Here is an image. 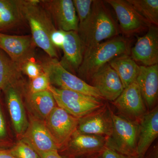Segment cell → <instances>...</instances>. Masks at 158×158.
Masks as SVG:
<instances>
[{"label": "cell", "mask_w": 158, "mask_h": 158, "mask_svg": "<svg viewBox=\"0 0 158 158\" xmlns=\"http://www.w3.org/2000/svg\"><path fill=\"white\" fill-rule=\"evenodd\" d=\"M77 33L84 57L102 41L118 36L120 32L104 1L94 0L90 14L79 24Z\"/></svg>", "instance_id": "obj_1"}, {"label": "cell", "mask_w": 158, "mask_h": 158, "mask_svg": "<svg viewBox=\"0 0 158 158\" xmlns=\"http://www.w3.org/2000/svg\"><path fill=\"white\" fill-rule=\"evenodd\" d=\"M20 2L23 17L28 23L35 45L49 57L57 59L56 49L51 40V34L56 29L48 13L40 5V1H20Z\"/></svg>", "instance_id": "obj_2"}, {"label": "cell", "mask_w": 158, "mask_h": 158, "mask_svg": "<svg viewBox=\"0 0 158 158\" xmlns=\"http://www.w3.org/2000/svg\"><path fill=\"white\" fill-rule=\"evenodd\" d=\"M131 41L127 37L117 36L96 46L83 57L77 72L83 81H90L91 77L116 57L130 55Z\"/></svg>", "instance_id": "obj_3"}, {"label": "cell", "mask_w": 158, "mask_h": 158, "mask_svg": "<svg viewBox=\"0 0 158 158\" xmlns=\"http://www.w3.org/2000/svg\"><path fill=\"white\" fill-rule=\"evenodd\" d=\"M40 65L42 71L48 77L50 84L57 87L56 88L104 99L96 88L66 70L57 59L49 57Z\"/></svg>", "instance_id": "obj_4"}, {"label": "cell", "mask_w": 158, "mask_h": 158, "mask_svg": "<svg viewBox=\"0 0 158 158\" xmlns=\"http://www.w3.org/2000/svg\"><path fill=\"white\" fill-rule=\"evenodd\" d=\"M112 116L113 131L107 138L106 147L124 155L138 156L137 148L139 123L113 112Z\"/></svg>", "instance_id": "obj_5"}, {"label": "cell", "mask_w": 158, "mask_h": 158, "mask_svg": "<svg viewBox=\"0 0 158 158\" xmlns=\"http://www.w3.org/2000/svg\"><path fill=\"white\" fill-rule=\"evenodd\" d=\"M48 90L52 94L58 107L77 118H81L104 106L102 100L50 86Z\"/></svg>", "instance_id": "obj_6"}, {"label": "cell", "mask_w": 158, "mask_h": 158, "mask_svg": "<svg viewBox=\"0 0 158 158\" xmlns=\"http://www.w3.org/2000/svg\"><path fill=\"white\" fill-rule=\"evenodd\" d=\"M115 11L120 33L128 37L147 31L151 25L127 0H106Z\"/></svg>", "instance_id": "obj_7"}, {"label": "cell", "mask_w": 158, "mask_h": 158, "mask_svg": "<svg viewBox=\"0 0 158 158\" xmlns=\"http://www.w3.org/2000/svg\"><path fill=\"white\" fill-rule=\"evenodd\" d=\"M40 4L48 13L57 30L77 32L79 21L72 0H43Z\"/></svg>", "instance_id": "obj_8"}, {"label": "cell", "mask_w": 158, "mask_h": 158, "mask_svg": "<svg viewBox=\"0 0 158 158\" xmlns=\"http://www.w3.org/2000/svg\"><path fill=\"white\" fill-rule=\"evenodd\" d=\"M45 120L46 126L60 148L67 144L76 131L79 118L56 106Z\"/></svg>", "instance_id": "obj_9"}, {"label": "cell", "mask_w": 158, "mask_h": 158, "mask_svg": "<svg viewBox=\"0 0 158 158\" xmlns=\"http://www.w3.org/2000/svg\"><path fill=\"white\" fill-rule=\"evenodd\" d=\"M113 103L125 118L132 121L138 122L147 113L145 103L136 81L124 88Z\"/></svg>", "instance_id": "obj_10"}, {"label": "cell", "mask_w": 158, "mask_h": 158, "mask_svg": "<svg viewBox=\"0 0 158 158\" xmlns=\"http://www.w3.org/2000/svg\"><path fill=\"white\" fill-rule=\"evenodd\" d=\"M35 46L31 36L9 35L0 32V49L20 66L34 58Z\"/></svg>", "instance_id": "obj_11"}, {"label": "cell", "mask_w": 158, "mask_h": 158, "mask_svg": "<svg viewBox=\"0 0 158 158\" xmlns=\"http://www.w3.org/2000/svg\"><path fill=\"white\" fill-rule=\"evenodd\" d=\"M112 111L104 105L79 118L77 131L82 134L110 137L113 131Z\"/></svg>", "instance_id": "obj_12"}, {"label": "cell", "mask_w": 158, "mask_h": 158, "mask_svg": "<svg viewBox=\"0 0 158 158\" xmlns=\"http://www.w3.org/2000/svg\"><path fill=\"white\" fill-rule=\"evenodd\" d=\"M131 57L144 66L158 63V27L151 25L146 34L138 37L135 44L131 48Z\"/></svg>", "instance_id": "obj_13"}, {"label": "cell", "mask_w": 158, "mask_h": 158, "mask_svg": "<svg viewBox=\"0 0 158 158\" xmlns=\"http://www.w3.org/2000/svg\"><path fill=\"white\" fill-rule=\"evenodd\" d=\"M107 137L75 132L68 141L71 154L84 158L101 156L106 147Z\"/></svg>", "instance_id": "obj_14"}, {"label": "cell", "mask_w": 158, "mask_h": 158, "mask_svg": "<svg viewBox=\"0 0 158 158\" xmlns=\"http://www.w3.org/2000/svg\"><path fill=\"white\" fill-rule=\"evenodd\" d=\"M90 85L98 90L104 99L114 102L123 90L119 77L110 64L105 65L91 77Z\"/></svg>", "instance_id": "obj_15"}, {"label": "cell", "mask_w": 158, "mask_h": 158, "mask_svg": "<svg viewBox=\"0 0 158 158\" xmlns=\"http://www.w3.org/2000/svg\"><path fill=\"white\" fill-rule=\"evenodd\" d=\"M24 141L31 146L39 156L44 153L60 149L45 123L33 119L26 130Z\"/></svg>", "instance_id": "obj_16"}, {"label": "cell", "mask_w": 158, "mask_h": 158, "mask_svg": "<svg viewBox=\"0 0 158 158\" xmlns=\"http://www.w3.org/2000/svg\"><path fill=\"white\" fill-rule=\"evenodd\" d=\"M158 136V108L146 113L139 121L137 151L138 156H145Z\"/></svg>", "instance_id": "obj_17"}, {"label": "cell", "mask_w": 158, "mask_h": 158, "mask_svg": "<svg viewBox=\"0 0 158 158\" xmlns=\"http://www.w3.org/2000/svg\"><path fill=\"white\" fill-rule=\"evenodd\" d=\"M136 81L145 104L148 108L152 107L158 98V64L141 65Z\"/></svg>", "instance_id": "obj_18"}, {"label": "cell", "mask_w": 158, "mask_h": 158, "mask_svg": "<svg viewBox=\"0 0 158 158\" xmlns=\"http://www.w3.org/2000/svg\"><path fill=\"white\" fill-rule=\"evenodd\" d=\"M64 34L62 48L64 55L59 62L66 70L77 72L83 59L80 37L77 31H64Z\"/></svg>", "instance_id": "obj_19"}, {"label": "cell", "mask_w": 158, "mask_h": 158, "mask_svg": "<svg viewBox=\"0 0 158 158\" xmlns=\"http://www.w3.org/2000/svg\"><path fill=\"white\" fill-rule=\"evenodd\" d=\"M15 84L6 89V100L15 129L18 134L25 132L28 127L25 111L19 90Z\"/></svg>", "instance_id": "obj_20"}, {"label": "cell", "mask_w": 158, "mask_h": 158, "mask_svg": "<svg viewBox=\"0 0 158 158\" xmlns=\"http://www.w3.org/2000/svg\"><path fill=\"white\" fill-rule=\"evenodd\" d=\"M109 64L118 75L123 89L137 79L140 66L129 55H123L111 60Z\"/></svg>", "instance_id": "obj_21"}, {"label": "cell", "mask_w": 158, "mask_h": 158, "mask_svg": "<svg viewBox=\"0 0 158 158\" xmlns=\"http://www.w3.org/2000/svg\"><path fill=\"white\" fill-rule=\"evenodd\" d=\"M22 19L20 1L0 0V31L15 27Z\"/></svg>", "instance_id": "obj_22"}, {"label": "cell", "mask_w": 158, "mask_h": 158, "mask_svg": "<svg viewBox=\"0 0 158 158\" xmlns=\"http://www.w3.org/2000/svg\"><path fill=\"white\" fill-rule=\"evenodd\" d=\"M22 73L21 66L0 49V90L16 84Z\"/></svg>", "instance_id": "obj_23"}, {"label": "cell", "mask_w": 158, "mask_h": 158, "mask_svg": "<svg viewBox=\"0 0 158 158\" xmlns=\"http://www.w3.org/2000/svg\"><path fill=\"white\" fill-rule=\"evenodd\" d=\"M30 100L35 111L40 116L45 119L56 107L55 98L51 91L48 90L30 94Z\"/></svg>", "instance_id": "obj_24"}, {"label": "cell", "mask_w": 158, "mask_h": 158, "mask_svg": "<svg viewBox=\"0 0 158 158\" xmlns=\"http://www.w3.org/2000/svg\"><path fill=\"white\" fill-rule=\"evenodd\" d=\"M151 24L158 26V0H127Z\"/></svg>", "instance_id": "obj_25"}, {"label": "cell", "mask_w": 158, "mask_h": 158, "mask_svg": "<svg viewBox=\"0 0 158 158\" xmlns=\"http://www.w3.org/2000/svg\"><path fill=\"white\" fill-rule=\"evenodd\" d=\"M10 152L16 158H39L37 152L24 141H19Z\"/></svg>", "instance_id": "obj_26"}, {"label": "cell", "mask_w": 158, "mask_h": 158, "mask_svg": "<svg viewBox=\"0 0 158 158\" xmlns=\"http://www.w3.org/2000/svg\"><path fill=\"white\" fill-rule=\"evenodd\" d=\"M94 1V0H93ZM93 0H73L74 6L78 19L79 24L87 19L90 14Z\"/></svg>", "instance_id": "obj_27"}, {"label": "cell", "mask_w": 158, "mask_h": 158, "mask_svg": "<svg viewBox=\"0 0 158 158\" xmlns=\"http://www.w3.org/2000/svg\"><path fill=\"white\" fill-rule=\"evenodd\" d=\"M50 87L48 77L42 71L38 76L31 79L29 88L31 93H35L48 90Z\"/></svg>", "instance_id": "obj_28"}, {"label": "cell", "mask_w": 158, "mask_h": 158, "mask_svg": "<svg viewBox=\"0 0 158 158\" xmlns=\"http://www.w3.org/2000/svg\"><path fill=\"white\" fill-rule=\"evenodd\" d=\"M22 72L27 75L30 79L35 78L42 72L40 64L29 60L21 65Z\"/></svg>", "instance_id": "obj_29"}, {"label": "cell", "mask_w": 158, "mask_h": 158, "mask_svg": "<svg viewBox=\"0 0 158 158\" xmlns=\"http://www.w3.org/2000/svg\"><path fill=\"white\" fill-rule=\"evenodd\" d=\"M64 31L60 30H55L51 34V42L55 48L62 49L64 42Z\"/></svg>", "instance_id": "obj_30"}, {"label": "cell", "mask_w": 158, "mask_h": 158, "mask_svg": "<svg viewBox=\"0 0 158 158\" xmlns=\"http://www.w3.org/2000/svg\"><path fill=\"white\" fill-rule=\"evenodd\" d=\"M102 158H144V156H130L119 153L106 147L102 152Z\"/></svg>", "instance_id": "obj_31"}, {"label": "cell", "mask_w": 158, "mask_h": 158, "mask_svg": "<svg viewBox=\"0 0 158 158\" xmlns=\"http://www.w3.org/2000/svg\"><path fill=\"white\" fill-rule=\"evenodd\" d=\"M6 135V123L0 108V138H4Z\"/></svg>", "instance_id": "obj_32"}, {"label": "cell", "mask_w": 158, "mask_h": 158, "mask_svg": "<svg viewBox=\"0 0 158 158\" xmlns=\"http://www.w3.org/2000/svg\"><path fill=\"white\" fill-rule=\"evenodd\" d=\"M40 158H64L57 151H52L42 154L40 156Z\"/></svg>", "instance_id": "obj_33"}, {"label": "cell", "mask_w": 158, "mask_h": 158, "mask_svg": "<svg viewBox=\"0 0 158 158\" xmlns=\"http://www.w3.org/2000/svg\"><path fill=\"white\" fill-rule=\"evenodd\" d=\"M0 158H16L7 151L0 150Z\"/></svg>", "instance_id": "obj_34"}, {"label": "cell", "mask_w": 158, "mask_h": 158, "mask_svg": "<svg viewBox=\"0 0 158 158\" xmlns=\"http://www.w3.org/2000/svg\"><path fill=\"white\" fill-rule=\"evenodd\" d=\"M102 158V157L101 156H99V157H96V158Z\"/></svg>", "instance_id": "obj_35"}]
</instances>
